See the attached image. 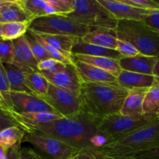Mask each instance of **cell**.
<instances>
[{"instance_id": "obj_16", "label": "cell", "mask_w": 159, "mask_h": 159, "mask_svg": "<svg viewBox=\"0 0 159 159\" xmlns=\"http://www.w3.org/2000/svg\"><path fill=\"white\" fill-rule=\"evenodd\" d=\"M13 43V61L12 64L22 68H28L34 71L37 69V61L28 44L26 36L12 40Z\"/></svg>"}, {"instance_id": "obj_36", "label": "cell", "mask_w": 159, "mask_h": 159, "mask_svg": "<svg viewBox=\"0 0 159 159\" xmlns=\"http://www.w3.org/2000/svg\"><path fill=\"white\" fill-rule=\"evenodd\" d=\"M126 4L131 5L148 11H159V2L155 0H120Z\"/></svg>"}, {"instance_id": "obj_14", "label": "cell", "mask_w": 159, "mask_h": 159, "mask_svg": "<svg viewBox=\"0 0 159 159\" xmlns=\"http://www.w3.org/2000/svg\"><path fill=\"white\" fill-rule=\"evenodd\" d=\"M3 65L7 74L11 92L27 93L37 96L28 82L27 71L30 68H22L13 64H3Z\"/></svg>"}, {"instance_id": "obj_7", "label": "cell", "mask_w": 159, "mask_h": 159, "mask_svg": "<svg viewBox=\"0 0 159 159\" xmlns=\"http://www.w3.org/2000/svg\"><path fill=\"white\" fill-rule=\"evenodd\" d=\"M152 123L153 121L146 118L144 115L130 116L118 113L102 118L98 129L107 140L106 144H109Z\"/></svg>"}, {"instance_id": "obj_15", "label": "cell", "mask_w": 159, "mask_h": 159, "mask_svg": "<svg viewBox=\"0 0 159 159\" xmlns=\"http://www.w3.org/2000/svg\"><path fill=\"white\" fill-rule=\"evenodd\" d=\"M157 60L158 58L155 57L139 54L134 57H122L118 60V62L121 70L152 75V71Z\"/></svg>"}, {"instance_id": "obj_45", "label": "cell", "mask_w": 159, "mask_h": 159, "mask_svg": "<svg viewBox=\"0 0 159 159\" xmlns=\"http://www.w3.org/2000/svg\"><path fill=\"white\" fill-rule=\"evenodd\" d=\"M8 0H0V12H1L3 6L6 4Z\"/></svg>"}, {"instance_id": "obj_11", "label": "cell", "mask_w": 159, "mask_h": 159, "mask_svg": "<svg viewBox=\"0 0 159 159\" xmlns=\"http://www.w3.org/2000/svg\"><path fill=\"white\" fill-rule=\"evenodd\" d=\"M12 110L19 113H57L43 99L34 95L11 92Z\"/></svg>"}, {"instance_id": "obj_38", "label": "cell", "mask_w": 159, "mask_h": 159, "mask_svg": "<svg viewBox=\"0 0 159 159\" xmlns=\"http://www.w3.org/2000/svg\"><path fill=\"white\" fill-rule=\"evenodd\" d=\"M41 156L29 148L20 149L16 159H40Z\"/></svg>"}, {"instance_id": "obj_9", "label": "cell", "mask_w": 159, "mask_h": 159, "mask_svg": "<svg viewBox=\"0 0 159 159\" xmlns=\"http://www.w3.org/2000/svg\"><path fill=\"white\" fill-rule=\"evenodd\" d=\"M22 142H27L48 155L49 159H68L79 152L68 144L37 131H26Z\"/></svg>"}, {"instance_id": "obj_41", "label": "cell", "mask_w": 159, "mask_h": 159, "mask_svg": "<svg viewBox=\"0 0 159 159\" xmlns=\"http://www.w3.org/2000/svg\"><path fill=\"white\" fill-rule=\"evenodd\" d=\"M68 159H96L91 153L86 150L79 151L77 154Z\"/></svg>"}, {"instance_id": "obj_46", "label": "cell", "mask_w": 159, "mask_h": 159, "mask_svg": "<svg viewBox=\"0 0 159 159\" xmlns=\"http://www.w3.org/2000/svg\"><path fill=\"white\" fill-rule=\"evenodd\" d=\"M2 40V23H0V41Z\"/></svg>"}, {"instance_id": "obj_43", "label": "cell", "mask_w": 159, "mask_h": 159, "mask_svg": "<svg viewBox=\"0 0 159 159\" xmlns=\"http://www.w3.org/2000/svg\"><path fill=\"white\" fill-rule=\"evenodd\" d=\"M0 107H4V108H8V109H10L9 107H8V105L6 104V101H5L4 98H3L1 92H0ZM11 110V109H10Z\"/></svg>"}, {"instance_id": "obj_13", "label": "cell", "mask_w": 159, "mask_h": 159, "mask_svg": "<svg viewBox=\"0 0 159 159\" xmlns=\"http://www.w3.org/2000/svg\"><path fill=\"white\" fill-rule=\"evenodd\" d=\"M73 60L83 83L117 84L116 77L111 73L80 61Z\"/></svg>"}, {"instance_id": "obj_31", "label": "cell", "mask_w": 159, "mask_h": 159, "mask_svg": "<svg viewBox=\"0 0 159 159\" xmlns=\"http://www.w3.org/2000/svg\"><path fill=\"white\" fill-rule=\"evenodd\" d=\"M30 31V30H29ZM31 32V31H30ZM32 33L33 36L41 43L43 46V48H45V50L47 51L48 54H49L50 57L52 59H54L56 61H58L61 62V63L65 64V65H71V64H74V60L72 58H70L68 57L67 56H65V54H62L61 52L57 50L56 48H54V47H52L51 45H50L49 43H48L47 42H45L44 40H42L40 37V36L38 34H35V33Z\"/></svg>"}, {"instance_id": "obj_5", "label": "cell", "mask_w": 159, "mask_h": 159, "mask_svg": "<svg viewBox=\"0 0 159 159\" xmlns=\"http://www.w3.org/2000/svg\"><path fill=\"white\" fill-rule=\"evenodd\" d=\"M66 16L91 29L115 30L118 23L98 0H74V10Z\"/></svg>"}, {"instance_id": "obj_4", "label": "cell", "mask_w": 159, "mask_h": 159, "mask_svg": "<svg viewBox=\"0 0 159 159\" xmlns=\"http://www.w3.org/2000/svg\"><path fill=\"white\" fill-rule=\"evenodd\" d=\"M116 37L131 43L140 54L159 59V33L143 21L118 20Z\"/></svg>"}, {"instance_id": "obj_3", "label": "cell", "mask_w": 159, "mask_h": 159, "mask_svg": "<svg viewBox=\"0 0 159 159\" xmlns=\"http://www.w3.org/2000/svg\"><path fill=\"white\" fill-rule=\"evenodd\" d=\"M127 93L118 84L83 83L81 96L84 110L102 120L120 112Z\"/></svg>"}, {"instance_id": "obj_19", "label": "cell", "mask_w": 159, "mask_h": 159, "mask_svg": "<svg viewBox=\"0 0 159 159\" xmlns=\"http://www.w3.org/2000/svg\"><path fill=\"white\" fill-rule=\"evenodd\" d=\"M34 17L26 12L19 3V0H8L0 12V23H30Z\"/></svg>"}, {"instance_id": "obj_34", "label": "cell", "mask_w": 159, "mask_h": 159, "mask_svg": "<svg viewBox=\"0 0 159 159\" xmlns=\"http://www.w3.org/2000/svg\"><path fill=\"white\" fill-rule=\"evenodd\" d=\"M54 7L56 14L66 16L74 10V0H48Z\"/></svg>"}, {"instance_id": "obj_35", "label": "cell", "mask_w": 159, "mask_h": 159, "mask_svg": "<svg viewBox=\"0 0 159 159\" xmlns=\"http://www.w3.org/2000/svg\"><path fill=\"white\" fill-rule=\"evenodd\" d=\"M13 61V43L12 40L0 41V62L12 64Z\"/></svg>"}, {"instance_id": "obj_23", "label": "cell", "mask_w": 159, "mask_h": 159, "mask_svg": "<svg viewBox=\"0 0 159 159\" xmlns=\"http://www.w3.org/2000/svg\"><path fill=\"white\" fill-rule=\"evenodd\" d=\"M42 40L54 47L68 57L73 59L71 50L81 38L73 36L51 35V34H38Z\"/></svg>"}, {"instance_id": "obj_2", "label": "cell", "mask_w": 159, "mask_h": 159, "mask_svg": "<svg viewBox=\"0 0 159 159\" xmlns=\"http://www.w3.org/2000/svg\"><path fill=\"white\" fill-rule=\"evenodd\" d=\"M155 150H159V120L117 141L86 151L96 159H135L144 152Z\"/></svg>"}, {"instance_id": "obj_24", "label": "cell", "mask_w": 159, "mask_h": 159, "mask_svg": "<svg viewBox=\"0 0 159 159\" xmlns=\"http://www.w3.org/2000/svg\"><path fill=\"white\" fill-rule=\"evenodd\" d=\"M73 59L80 61L84 63L89 64V65H93V66L100 68L104 71H108L116 77L121 71V68L119 65L118 60H115V59L105 57L82 55V54H75V55H73Z\"/></svg>"}, {"instance_id": "obj_25", "label": "cell", "mask_w": 159, "mask_h": 159, "mask_svg": "<svg viewBox=\"0 0 159 159\" xmlns=\"http://www.w3.org/2000/svg\"><path fill=\"white\" fill-rule=\"evenodd\" d=\"M143 115L150 120H159V84L155 83L148 89L143 103Z\"/></svg>"}, {"instance_id": "obj_32", "label": "cell", "mask_w": 159, "mask_h": 159, "mask_svg": "<svg viewBox=\"0 0 159 159\" xmlns=\"http://www.w3.org/2000/svg\"><path fill=\"white\" fill-rule=\"evenodd\" d=\"M0 92L6 101L8 107L12 110V101H11V90L9 87V81H8L7 74H6V69L2 62H0Z\"/></svg>"}, {"instance_id": "obj_37", "label": "cell", "mask_w": 159, "mask_h": 159, "mask_svg": "<svg viewBox=\"0 0 159 159\" xmlns=\"http://www.w3.org/2000/svg\"><path fill=\"white\" fill-rule=\"evenodd\" d=\"M116 51L122 57H134V56L141 54L131 43L124 41V40H119V39L117 40V45H116Z\"/></svg>"}, {"instance_id": "obj_48", "label": "cell", "mask_w": 159, "mask_h": 159, "mask_svg": "<svg viewBox=\"0 0 159 159\" xmlns=\"http://www.w3.org/2000/svg\"><path fill=\"white\" fill-rule=\"evenodd\" d=\"M40 159H47V158H42V157H41V158H40ZM48 159H49V158H48Z\"/></svg>"}, {"instance_id": "obj_27", "label": "cell", "mask_w": 159, "mask_h": 159, "mask_svg": "<svg viewBox=\"0 0 159 159\" xmlns=\"http://www.w3.org/2000/svg\"><path fill=\"white\" fill-rule=\"evenodd\" d=\"M25 132L20 127H9L2 130L0 132V147L7 152L19 143H22Z\"/></svg>"}, {"instance_id": "obj_40", "label": "cell", "mask_w": 159, "mask_h": 159, "mask_svg": "<svg viewBox=\"0 0 159 159\" xmlns=\"http://www.w3.org/2000/svg\"><path fill=\"white\" fill-rule=\"evenodd\" d=\"M135 159H159V150L144 152Z\"/></svg>"}, {"instance_id": "obj_22", "label": "cell", "mask_w": 159, "mask_h": 159, "mask_svg": "<svg viewBox=\"0 0 159 159\" xmlns=\"http://www.w3.org/2000/svg\"><path fill=\"white\" fill-rule=\"evenodd\" d=\"M71 54H82V55L94 56V57H105L109 58L119 60L122 56L116 50L108 49L102 48L91 43H85L82 40V38L73 47Z\"/></svg>"}, {"instance_id": "obj_10", "label": "cell", "mask_w": 159, "mask_h": 159, "mask_svg": "<svg viewBox=\"0 0 159 159\" xmlns=\"http://www.w3.org/2000/svg\"><path fill=\"white\" fill-rule=\"evenodd\" d=\"M41 74L48 79L49 83L69 92L75 96H81L83 82L81 79L74 64L66 65L63 71L56 74Z\"/></svg>"}, {"instance_id": "obj_33", "label": "cell", "mask_w": 159, "mask_h": 159, "mask_svg": "<svg viewBox=\"0 0 159 159\" xmlns=\"http://www.w3.org/2000/svg\"><path fill=\"white\" fill-rule=\"evenodd\" d=\"M12 127H20L12 113V110L0 107V132Z\"/></svg>"}, {"instance_id": "obj_29", "label": "cell", "mask_w": 159, "mask_h": 159, "mask_svg": "<svg viewBox=\"0 0 159 159\" xmlns=\"http://www.w3.org/2000/svg\"><path fill=\"white\" fill-rule=\"evenodd\" d=\"M29 23H2V38L4 40H14L23 37L28 31Z\"/></svg>"}, {"instance_id": "obj_28", "label": "cell", "mask_w": 159, "mask_h": 159, "mask_svg": "<svg viewBox=\"0 0 159 159\" xmlns=\"http://www.w3.org/2000/svg\"><path fill=\"white\" fill-rule=\"evenodd\" d=\"M27 79L34 93L39 97H43L47 95L49 88V82L43 75L39 71L30 69L27 71Z\"/></svg>"}, {"instance_id": "obj_30", "label": "cell", "mask_w": 159, "mask_h": 159, "mask_svg": "<svg viewBox=\"0 0 159 159\" xmlns=\"http://www.w3.org/2000/svg\"><path fill=\"white\" fill-rule=\"evenodd\" d=\"M25 36H26L28 44H29L31 51H32L35 59L37 60V63L46 60V59L51 58L43 45L33 36L30 31L28 30L25 34Z\"/></svg>"}, {"instance_id": "obj_39", "label": "cell", "mask_w": 159, "mask_h": 159, "mask_svg": "<svg viewBox=\"0 0 159 159\" xmlns=\"http://www.w3.org/2000/svg\"><path fill=\"white\" fill-rule=\"evenodd\" d=\"M57 61H56L52 58L46 59V60L42 61L39 62L37 64V69H38V71L40 72H41V71H46L48 70H49L51 68H52Z\"/></svg>"}, {"instance_id": "obj_1", "label": "cell", "mask_w": 159, "mask_h": 159, "mask_svg": "<svg viewBox=\"0 0 159 159\" xmlns=\"http://www.w3.org/2000/svg\"><path fill=\"white\" fill-rule=\"evenodd\" d=\"M100 120L84 110L76 116L51 121L30 131H37L55 138L79 151L89 150L107 143L98 129Z\"/></svg>"}, {"instance_id": "obj_6", "label": "cell", "mask_w": 159, "mask_h": 159, "mask_svg": "<svg viewBox=\"0 0 159 159\" xmlns=\"http://www.w3.org/2000/svg\"><path fill=\"white\" fill-rule=\"evenodd\" d=\"M91 28L64 15H48L35 17L29 23L28 30L38 34L66 35L82 38Z\"/></svg>"}, {"instance_id": "obj_47", "label": "cell", "mask_w": 159, "mask_h": 159, "mask_svg": "<svg viewBox=\"0 0 159 159\" xmlns=\"http://www.w3.org/2000/svg\"><path fill=\"white\" fill-rule=\"evenodd\" d=\"M2 159H7V158H6V157H4V158H2Z\"/></svg>"}, {"instance_id": "obj_20", "label": "cell", "mask_w": 159, "mask_h": 159, "mask_svg": "<svg viewBox=\"0 0 159 159\" xmlns=\"http://www.w3.org/2000/svg\"><path fill=\"white\" fill-rule=\"evenodd\" d=\"M116 82L127 90L138 88H149L155 83L153 75L139 74L121 70L116 76Z\"/></svg>"}, {"instance_id": "obj_44", "label": "cell", "mask_w": 159, "mask_h": 159, "mask_svg": "<svg viewBox=\"0 0 159 159\" xmlns=\"http://www.w3.org/2000/svg\"><path fill=\"white\" fill-rule=\"evenodd\" d=\"M6 156V152L2 148L0 147V159L3 158Z\"/></svg>"}, {"instance_id": "obj_21", "label": "cell", "mask_w": 159, "mask_h": 159, "mask_svg": "<svg viewBox=\"0 0 159 159\" xmlns=\"http://www.w3.org/2000/svg\"><path fill=\"white\" fill-rule=\"evenodd\" d=\"M117 40L115 30L103 29H92L82 38L85 43L112 50H116Z\"/></svg>"}, {"instance_id": "obj_12", "label": "cell", "mask_w": 159, "mask_h": 159, "mask_svg": "<svg viewBox=\"0 0 159 159\" xmlns=\"http://www.w3.org/2000/svg\"><path fill=\"white\" fill-rule=\"evenodd\" d=\"M117 20L144 21L152 11L126 4L120 0H98Z\"/></svg>"}, {"instance_id": "obj_42", "label": "cell", "mask_w": 159, "mask_h": 159, "mask_svg": "<svg viewBox=\"0 0 159 159\" xmlns=\"http://www.w3.org/2000/svg\"><path fill=\"white\" fill-rule=\"evenodd\" d=\"M152 75L155 79V82L159 84V59H158L154 66L153 71H152Z\"/></svg>"}, {"instance_id": "obj_26", "label": "cell", "mask_w": 159, "mask_h": 159, "mask_svg": "<svg viewBox=\"0 0 159 159\" xmlns=\"http://www.w3.org/2000/svg\"><path fill=\"white\" fill-rule=\"evenodd\" d=\"M19 3L34 18L56 14L54 7L48 0H19Z\"/></svg>"}, {"instance_id": "obj_18", "label": "cell", "mask_w": 159, "mask_h": 159, "mask_svg": "<svg viewBox=\"0 0 159 159\" xmlns=\"http://www.w3.org/2000/svg\"><path fill=\"white\" fill-rule=\"evenodd\" d=\"M149 88H138L128 90L120 113L124 116H142L143 103Z\"/></svg>"}, {"instance_id": "obj_17", "label": "cell", "mask_w": 159, "mask_h": 159, "mask_svg": "<svg viewBox=\"0 0 159 159\" xmlns=\"http://www.w3.org/2000/svg\"><path fill=\"white\" fill-rule=\"evenodd\" d=\"M12 113L20 127L23 128L25 131H30L32 129L42 124L64 118L57 113H48V112L19 113L12 110Z\"/></svg>"}, {"instance_id": "obj_8", "label": "cell", "mask_w": 159, "mask_h": 159, "mask_svg": "<svg viewBox=\"0 0 159 159\" xmlns=\"http://www.w3.org/2000/svg\"><path fill=\"white\" fill-rule=\"evenodd\" d=\"M41 99L62 117L76 116L84 110L82 96H75L51 83H49L48 93Z\"/></svg>"}]
</instances>
